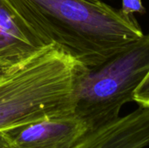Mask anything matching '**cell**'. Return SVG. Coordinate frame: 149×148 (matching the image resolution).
<instances>
[{"label": "cell", "instance_id": "6da1fadb", "mask_svg": "<svg viewBox=\"0 0 149 148\" xmlns=\"http://www.w3.org/2000/svg\"><path fill=\"white\" fill-rule=\"evenodd\" d=\"M42 41L91 69L140 40L137 20L100 0H7Z\"/></svg>", "mask_w": 149, "mask_h": 148}, {"label": "cell", "instance_id": "7a4b0ae2", "mask_svg": "<svg viewBox=\"0 0 149 148\" xmlns=\"http://www.w3.org/2000/svg\"><path fill=\"white\" fill-rule=\"evenodd\" d=\"M87 71L56 45H45L0 72V132L75 113V91Z\"/></svg>", "mask_w": 149, "mask_h": 148}, {"label": "cell", "instance_id": "3957f363", "mask_svg": "<svg viewBox=\"0 0 149 148\" xmlns=\"http://www.w3.org/2000/svg\"><path fill=\"white\" fill-rule=\"evenodd\" d=\"M148 71L149 33L101 65L87 69L76 86L75 113L89 130L114 121L122 106L134 101Z\"/></svg>", "mask_w": 149, "mask_h": 148}, {"label": "cell", "instance_id": "277c9868", "mask_svg": "<svg viewBox=\"0 0 149 148\" xmlns=\"http://www.w3.org/2000/svg\"><path fill=\"white\" fill-rule=\"evenodd\" d=\"M76 113L50 118L3 131L12 148H71L87 132Z\"/></svg>", "mask_w": 149, "mask_h": 148}, {"label": "cell", "instance_id": "5b68a950", "mask_svg": "<svg viewBox=\"0 0 149 148\" xmlns=\"http://www.w3.org/2000/svg\"><path fill=\"white\" fill-rule=\"evenodd\" d=\"M149 146V107L120 116L114 121L89 130L71 148H145Z\"/></svg>", "mask_w": 149, "mask_h": 148}, {"label": "cell", "instance_id": "8992f818", "mask_svg": "<svg viewBox=\"0 0 149 148\" xmlns=\"http://www.w3.org/2000/svg\"><path fill=\"white\" fill-rule=\"evenodd\" d=\"M44 46L10 3L0 0V72Z\"/></svg>", "mask_w": 149, "mask_h": 148}, {"label": "cell", "instance_id": "52a82bcc", "mask_svg": "<svg viewBox=\"0 0 149 148\" xmlns=\"http://www.w3.org/2000/svg\"><path fill=\"white\" fill-rule=\"evenodd\" d=\"M134 101L137 102L141 106L149 107V71L141 84L135 91Z\"/></svg>", "mask_w": 149, "mask_h": 148}, {"label": "cell", "instance_id": "ba28073f", "mask_svg": "<svg viewBox=\"0 0 149 148\" xmlns=\"http://www.w3.org/2000/svg\"><path fill=\"white\" fill-rule=\"evenodd\" d=\"M121 10L127 15H131L134 12H144V7L141 0H122Z\"/></svg>", "mask_w": 149, "mask_h": 148}, {"label": "cell", "instance_id": "9c48e42d", "mask_svg": "<svg viewBox=\"0 0 149 148\" xmlns=\"http://www.w3.org/2000/svg\"><path fill=\"white\" fill-rule=\"evenodd\" d=\"M0 148H12L3 132H0Z\"/></svg>", "mask_w": 149, "mask_h": 148}]
</instances>
